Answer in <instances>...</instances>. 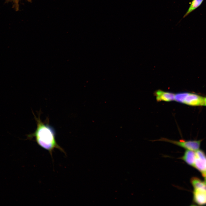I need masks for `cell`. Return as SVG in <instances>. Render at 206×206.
Masks as SVG:
<instances>
[{"label":"cell","instance_id":"obj_1","mask_svg":"<svg viewBox=\"0 0 206 206\" xmlns=\"http://www.w3.org/2000/svg\"><path fill=\"white\" fill-rule=\"evenodd\" d=\"M40 113L37 117L33 113L37 127L34 132L27 135V139H31L34 137L37 144L48 151L51 156L55 148L59 149L65 154L64 150L56 141L55 130L49 124L48 119H47L45 122H43L40 118Z\"/></svg>","mask_w":206,"mask_h":206},{"label":"cell","instance_id":"obj_2","mask_svg":"<svg viewBox=\"0 0 206 206\" xmlns=\"http://www.w3.org/2000/svg\"><path fill=\"white\" fill-rule=\"evenodd\" d=\"M205 97L197 94L189 92H181L175 94L174 100L191 106L204 105Z\"/></svg>","mask_w":206,"mask_h":206},{"label":"cell","instance_id":"obj_3","mask_svg":"<svg viewBox=\"0 0 206 206\" xmlns=\"http://www.w3.org/2000/svg\"><path fill=\"white\" fill-rule=\"evenodd\" d=\"M158 140L169 142L184 148L186 150L196 151L199 149L202 140H175L165 138H161Z\"/></svg>","mask_w":206,"mask_h":206},{"label":"cell","instance_id":"obj_4","mask_svg":"<svg viewBox=\"0 0 206 206\" xmlns=\"http://www.w3.org/2000/svg\"><path fill=\"white\" fill-rule=\"evenodd\" d=\"M196 157L193 167L200 172L202 175L206 174V154L199 149L195 151Z\"/></svg>","mask_w":206,"mask_h":206},{"label":"cell","instance_id":"obj_5","mask_svg":"<svg viewBox=\"0 0 206 206\" xmlns=\"http://www.w3.org/2000/svg\"><path fill=\"white\" fill-rule=\"evenodd\" d=\"M193 201L198 205H206V186L193 188Z\"/></svg>","mask_w":206,"mask_h":206},{"label":"cell","instance_id":"obj_6","mask_svg":"<svg viewBox=\"0 0 206 206\" xmlns=\"http://www.w3.org/2000/svg\"><path fill=\"white\" fill-rule=\"evenodd\" d=\"M154 94L158 102H170L174 100L175 94L171 92L158 90L155 92Z\"/></svg>","mask_w":206,"mask_h":206},{"label":"cell","instance_id":"obj_7","mask_svg":"<svg viewBox=\"0 0 206 206\" xmlns=\"http://www.w3.org/2000/svg\"><path fill=\"white\" fill-rule=\"evenodd\" d=\"M196 157L195 151L186 150L183 155L179 158L188 165L193 167Z\"/></svg>","mask_w":206,"mask_h":206},{"label":"cell","instance_id":"obj_8","mask_svg":"<svg viewBox=\"0 0 206 206\" xmlns=\"http://www.w3.org/2000/svg\"><path fill=\"white\" fill-rule=\"evenodd\" d=\"M203 0H193L190 6L183 17H186L190 13L199 7L202 3Z\"/></svg>","mask_w":206,"mask_h":206},{"label":"cell","instance_id":"obj_9","mask_svg":"<svg viewBox=\"0 0 206 206\" xmlns=\"http://www.w3.org/2000/svg\"><path fill=\"white\" fill-rule=\"evenodd\" d=\"M204 178V182L206 184V174L202 175Z\"/></svg>","mask_w":206,"mask_h":206},{"label":"cell","instance_id":"obj_10","mask_svg":"<svg viewBox=\"0 0 206 206\" xmlns=\"http://www.w3.org/2000/svg\"><path fill=\"white\" fill-rule=\"evenodd\" d=\"M205 103L204 106H206V97H205L204 98Z\"/></svg>","mask_w":206,"mask_h":206}]
</instances>
